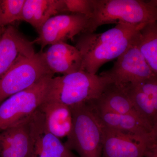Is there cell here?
<instances>
[{
    "label": "cell",
    "instance_id": "cell-1",
    "mask_svg": "<svg viewBox=\"0 0 157 157\" xmlns=\"http://www.w3.org/2000/svg\"><path fill=\"white\" fill-rule=\"evenodd\" d=\"M146 24H118L102 33H84L76 36L75 47L81 54V70L96 75L104 64L124 52Z\"/></svg>",
    "mask_w": 157,
    "mask_h": 157
},
{
    "label": "cell",
    "instance_id": "cell-2",
    "mask_svg": "<svg viewBox=\"0 0 157 157\" xmlns=\"http://www.w3.org/2000/svg\"><path fill=\"white\" fill-rule=\"evenodd\" d=\"M92 12L85 33H94L104 25H136L157 20L156 0H92Z\"/></svg>",
    "mask_w": 157,
    "mask_h": 157
},
{
    "label": "cell",
    "instance_id": "cell-3",
    "mask_svg": "<svg viewBox=\"0 0 157 157\" xmlns=\"http://www.w3.org/2000/svg\"><path fill=\"white\" fill-rule=\"evenodd\" d=\"M109 83L106 77L83 70L53 77L45 100L57 101L70 107L89 104L98 99Z\"/></svg>",
    "mask_w": 157,
    "mask_h": 157
},
{
    "label": "cell",
    "instance_id": "cell-4",
    "mask_svg": "<svg viewBox=\"0 0 157 157\" xmlns=\"http://www.w3.org/2000/svg\"><path fill=\"white\" fill-rule=\"evenodd\" d=\"M70 108L73 127L65 145L78 157H102L103 128L90 104Z\"/></svg>",
    "mask_w": 157,
    "mask_h": 157
},
{
    "label": "cell",
    "instance_id": "cell-5",
    "mask_svg": "<svg viewBox=\"0 0 157 157\" xmlns=\"http://www.w3.org/2000/svg\"><path fill=\"white\" fill-rule=\"evenodd\" d=\"M51 74L32 86L14 94L0 104V132L23 120L36 111L45 100Z\"/></svg>",
    "mask_w": 157,
    "mask_h": 157
},
{
    "label": "cell",
    "instance_id": "cell-6",
    "mask_svg": "<svg viewBox=\"0 0 157 157\" xmlns=\"http://www.w3.org/2000/svg\"><path fill=\"white\" fill-rule=\"evenodd\" d=\"M51 74L54 75L45 63L43 51L21 59L0 78V104Z\"/></svg>",
    "mask_w": 157,
    "mask_h": 157
},
{
    "label": "cell",
    "instance_id": "cell-7",
    "mask_svg": "<svg viewBox=\"0 0 157 157\" xmlns=\"http://www.w3.org/2000/svg\"><path fill=\"white\" fill-rule=\"evenodd\" d=\"M138 36L117 58L112 67L102 72L100 76L108 78L110 83L119 87L157 77L137 48Z\"/></svg>",
    "mask_w": 157,
    "mask_h": 157
},
{
    "label": "cell",
    "instance_id": "cell-8",
    "mask_svg": "<svg viewBox=\"0 0 157 157\" xmlns=\"http://www.w3.org/2000/svg\"><path fill=\"white\" fill-rule=\"evenodd\" d=\"M102 125V157H144L147 150L157 144V133L139 135Z\"/></svg>",
    "mask_w": 157,
    "mask_h": 157
},
{
    "label": "cell",
    "instance_id": "cell-9",
    "mask_svg": "<svg viewBox=\"0 0 157 157\" xmlns=\"http://www.w3.org/2000/svg\"><path fill=\"white\" fill-rule=\"evenodd\" d=\"M89 17L79 14H61L50 17L38 32L33 42L40 45L41 50L48 45L66 42L87 29Z\"/></svg>",
    "mask_w": 157,
    "mask_h": 157
},
{
    "label": "cell",
    "instance_id": "cell-10",
    "mask_svg": "<svg viewBox=\"0 0 157 157\" xmlns=\"http://www.w3.org/2000/svg\"><path fill=\"white\" fill-rule=\"evenodd\" d=\"M37 110L23 120L0 132V157L33 156Z\"/></svg>",
    "mask_w": 157,
    "mask_h": 157
},
{
    "label": "cell",
    "instance_id": "cell-11",
    "mask_svg": "<svg viewBox=\"0 0 157 157\" xmlns=\"http://www.w3.org/2000/svg\"><path fill=\"white\" fill-rule=\"evenodd\" d=\"M122 88L140 117L157 128V76Z\"/></svg>",
    "mask_w": 157,
    "mask_h": 157
},
{
    "label": "cell",
    "instance_id": "cell-12",
    "mask_svg": "<svg viewBox=\"0 0 157 157\" xmlns=\"http://www.w3.org/2000/svg\"><path fill=\"white\" fill-rule=\"evenodd\" d=\"M33 44L14 26L4 29L0 37V78L20 60L36 53Z\"/></svg>",
    "mask_w": 157,
    "mask_h": 157
},
{
    "label": "cell",
    "instance_id": "cell-13",
    "mask_svg": "<svg viewBox=\"0 0 157 157\" xmlns=\"http://www.w3.org/2000/svg\"><path fill=\"white\" fill-rule=\"evenodd\" d=\"M43 55L47 67L54 74L64 75L81 70L82 58L80 52L66 42L51 45L46 51L43 52Z\"/></svg>",
    "mask_w": 157,
    "mask_h": 157
},
{
    "label": "cell",
    "instance_id": "cell-14",
    "mask_svg": "<svg viewBox=\"0 0 157 157\" xmlns=\"http://www.w3.org/2000/svg\"><path fill=\"white\" fill-rule=\"evenodd\" d=\"M32 157H78L62 143L60 138L49 132L39 108L37 110Z\"/></svg>",
    "mask_w": 157,
    "mask_h": 157
},
{
    "label": "cell",
    "instance_id": "cell-15",
    "mask_svg": "<svg viewBox=\"0 0 157 157\" xmlns=\"http://www.w3.org/2000/svg\"><path fill=\"white\" fill-rule=\"evenodd\" d=\"M101 123L104 126L125 133L139 135H148L157 133L142 119L132 114H123L103 110L89 104Z\"/></svg>",
    "mask_w": 157,
    "mask_h": 157
},
{
    "label": "cell",
    "instance_id": "cell-16",
    "mask_svg": "<svg viewBox=\"0 0 157 157\" xmlns=\"http://www.w3.org/2000/svg\"><path fill=\"white\" fill-rule=\"evenodd\" d=\"M39 109L44 115L49 132L59 138L69 136L73 127L70 107L57 101L45 100Z\"/></svg>",
    "mask_w": 157,
    "mask_h": 157
},
{
    "label": "cell",
    "instance_id": "cell-17",
    "mask_svg": "<svg viewBox=\"0 0 157 157\" xmlns=\"http://www.w3.org/2000/svg\"><path fill=\"white\" fill-rule=\"evenodd\" d=\"M67 13L63 0H25L21 20L39 32L50 17Z\"/></svg>",
    "mask_w": 157,
    "mask_h": 157
},
{
    "label": "cell",
    "instance_id": "cell-18",
    "mask_svg": "<svg viewBox=\"0 0 157 157\" xmlns=\"http://www.w3.org/2000/svg\"><path fill=\"white\" fill-rule=\"evenodd\" d=\"M91 103L103 110L119 114H132L142 119L123 89L112 83L108 84L101 96Z\"/></svg>",
    "mask_w": 157,
    "mask_h": 157
},
{
    "label": "cell",
    "instance_id": "cell-19",
    "mask_svg": "<svg viewBox=\"0 0 157 157\" xmlns=\"http://www.w3.org/2000/svg\"><path fill=\"white\" fill-rule=\"evenodd\" d=\"M137 48L152 72L157 75V21L147 23L139 32Z\"/></svg>",
    "mask_w": 157,
    "mask_h": 157
},
{
    "label": "cell",
    "instance_id": "cell-20",
    "mask_svg": "<svg viewBox=\"0 0 157 157\" xmlns=\"http://www.w3.org/2000/svg\"><path fill=\"white\" fill-rule=\"evenodd\" d=\"M25 0H0V29L21 20Z\"/></svg>",
    "mask_w": 157,
    "mask_h": 157
},
{
    "label": "cell",
    "instance_id": "cell-21",
    "mask_svg": "<svg viewBox=\"0 0 157 157\" xmlns=\"http://www.w3.org/2000/svg\"><path fill=\"white\" fill-rule=\"evenodd\" d=\"M66 12L83 14L89 18L93 11L92 0H63Z\"/></svg>",
    "mask_w": 157,
    "mask_h": 157
},
{
    "label": "cell",
    "instance_id": "cell-22",
    "mask_svg": "<svg viewBox=\"0 0 157 157\" xmlns=\"http://www.w3.org/2000/svg\"><path fill=\"white\" fill-rule=\"evenodd\" d=\"M144 157H157V144L147 150L144 153Z\"/></svg>",
    "mask_w": 157,
    "mask_h": 157
},
{
    "label": "cell",
    "instance_id": "cell-23",
    "mask_svg": "<svg viewBox=\"0 0 157 157\" xmlns=\"http://www.w3.org/2000/svg\"><path fill=\"white\" fill-rule=\"evenodd\" d=\"M3 29H0V37H1V35H2V33Z\"/></svg>",
    "mask_w": 157,
    "mask_h": 157
}]
</instances>
